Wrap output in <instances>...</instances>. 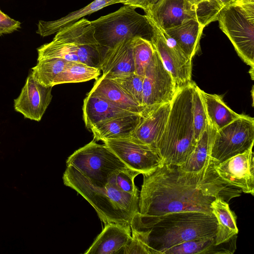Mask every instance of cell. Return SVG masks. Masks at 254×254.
Masks as SVG:
<instances>
[{"label": "cell", "instance_id": "1", "mask_svg": "<svg viewBox=\"0 0 254 254\" xmlns=\"http://www.w3.org/2000/svg\"><path fill=\"white\" fill-rule=\"evenodd\" d=\"M142 175L139 214L158 216L183 211L212 214L210 205L215 198L205 195L195 185L187 182L177 166L163 163Z\"/></svg>", "mask_w": 254, "mask_h": 254}, {"label": "cell", "instance_id": "2", "mask_svg": "<svg viewBox=\"0 0 254 254\" xmlns=\"http://www.w3.org/2000/svg\"><path fill=\"white\" fill-rule=\"evenodd\" d=\"M130 226L147 244L151 254H163L167 249L188 241L215 237L217 223L213 214L198 211L158 216L137 213Z\"/></svg>", "mask_w": 254, "mask_h": 254}, {"label": "cell", "instance_id": "3", "mask_svg": "<svg viewBox=\"0 0 254 254\" xmlns=\"http://www.w3.org/2000/svg\"><path fill=\"white\" fill-rule=\"evenodd\" d=\"M194 84L191 81L178 88L171 102L165 127L154 146L163 163L181 166L196 144L192 115Z\"/></svg>", "mask_w": 254, "mask_h": 254}, {"label": "cell", "instance_id": "4", "mask_svg": "<svg viewBox=\"0 0 254 254\" xmlns=\"http://www.w3.org/2000/svg\"><path fill=\"white\" fill-rule=\"evenodd\" d=\"M63 179L64 185L77 192L93 207L105 224L130 225L138 212L139 194L121 191L109 183L99 185L91 182L71 166H66Z\"/></svg>", "mask_w": 254, "mask_h": 254}, {"label": "cell", "instance_id": "5", "mask_svg": "<svg viewBox=\"0 0 254 254\" xmlns=\"http://www.w3.org/2000/svg\"><path fill=\"white\" fill-rule=\"evenodd\" d=\"M136 7L124 5L118 10L91 21L94 36L106 51L125 39L141 37L151 42L153 26L146 15L138 13Z\"/></svg>", "mask_w": 254, "mask_h": 254}, {"label": "cell", "instance_id": "6", "mask_svg": "<svg viewBox=\"0 0 254 254\" xmlns=\"http://www.w3.org/2000/svg\"><path fill=\"white\" fill-rule=\"evenodd\" d=\"M219 27L228 37L241 59L254 68V0H239L222 8Z\"/></svg>", "mask_w": 254, "mask_h": 254}, {"label": "cell", "instance_id": "7", "mask_svg": "<svg viewBox=\"0 0 254 254\" xmlns=\"http://www.w3.org/2000/svg\"><path fill=\"white\" fill-rule=\"evenodd\" d=\"M222 7L218 0H207L197 4L188 0H160L145 11L146 16L161 29L194 19L204 27L218 19Z\"/></svg>", "mask_w": 254, "mask_h": 254}, {"label": "cell", "instance_id": "8", "mask_svg": "<svg viewBox=\"0 0 254 254\" xmlns=\"http://www.w3.org/2000/svg\"><path fill=\"white\" fill-rule=\"evenodd\" d=\"M66 163L99 185H106L114 172L128 168L106 144L94 139L74 151Z\"/></svg>", "mask_w": 254, "mask_h": 254}, {"label": "cell", "instance_id": "9", "mask_svg": "<svg viewBox=\"0 0 254 254\" xmlns=\"http://www.w3.org/2000/svg\"><path fill=\"white\" fill-rule=\"evenodd\" d=\"M254 143V119L240 117L213 132L210 157L213 163L223 162L247 150Z\"/></svg>", "mask_w": 254, "mask_h": 254}, {"label": "cell", "instance_id": "10", "mask_svg": "<svg viewBox=\"0 0 254 254\" xmlns=\"http://www.w3.org/2000/svg\"><path fill=\"white\" fill-rule=\"evenodd\" d=\"M56 35L75 46L79 62L100 69L106 51L96 41L91 21L82 18L60 29Z\"/></svg>", "mask_w": 254, "mask_h": 254}, {"label": "cell", "instance_id": "11", "mask_svg": "<svg viewBox=\"0 0 254 254\" xmlns=\"http://www.w3.org/2000/svg\"><path fill=\"white\" fill-rule=\"evenodd\" d=\"M103 142L128 168L140 174L149 173L163 163L154 147L130 136Z\"/></svg>", "mask_w": 254, "mask_h": 254}, {"label": "cell", "instance_id": "12", "mask_svg": "<svg viewBox=\"0 0 254 254\" xmlns=\"http://www.w3.org/2000/svg\"><path fill=\"white\" fill-rule=\"evenodd\" d=\"M177 89L172 75L155 49L144 75L142 105L152 107L170 103Z\"/></svg>", "mask_w": 254, "mask_h": 254}, {"label": "cell", "instance_id": "13", "mask_svg": "<svg viewBox=\"0 0 254 254\" xmlns=\"http://www.w3.org/2000/svg\"><path fill=\"white\" fill-rule=\"evenodd\" d=\"M149 20L154 29V36L151 43L178 88L189 84L191 82L192 59L188 57L172 41L166 37L155 23Z\"/></svg>", "mask_w": 254, "mask_h": 254}, {"label": "cell", "instance_id": "14", "mask_svg": "<svg viewBox=\"0 0 254 254\" xmlns=\"http://www.w3.org/2000/svg\"><path fill=\"white\" fill-rule=\"evenodd\" d=\"M253 146L223 162L213 163V168L222 181L253 196L254 195Z\"/></svg>", "mask_w": 254, "mask_h": 254}, {"label": "cell", "instance_id": "15", "mask_svg": "<svg viewBox=\"0 0 254 254\" xmlns=\"http://www.w3.org/2000/svg\"><path fill=\"white\" fill-rule=\"evenodd\" d=\"M52 88L39 84L30 72L19 95L14 100L15 111L25 119L40 121L51 102Z\"/></svg>", "mask_w": 254, "mask_h": 254}, {"label": "cell", "instance_id": "16", "mask_svg": "<svg viewBox=\"0 0 254 254\" xmlns=\"http://www.w3.org/2000/svg\"><path fill=\"white\" fill-rule=\"evenodd\" d=\"M170 108L171 102L145 107L140 113L139 122L130 137L154 147L164 130Z\"/></svg>", "mask_w": 254, "mask_h": 254}, {"label": "cell", "instance_id": "17", "mask_svg": "<svg viewBox=\"0 0 254 254\" xmlns=\"http://www.w3.org/2000/svg\"><path fill=\"white\" fill-rule=\"evenodd\" d=\"M212 133L207 125L191 153L184 163L178 166L182 172L192 174L196 183L204 177L211 176L214 172L213 164L210 157Z\"/></svg>", "mask_w": 254, "mask_h": 254}, {"label": "cell", "instance_id": "18", "mask_svg": "<svg viewBox=\"0 0 254 254\" xmlns=\"http://www.w3.org/2000/svg\"><path fill=\"white\" fill-rule=\"evenodd\" d=\"M131 238L130 224L108 223L85 254H122L124 247Z\"/></svg>", "mask_w": 254, "mask_h": 254}, {"label": "cell", "instance_id": "19", "mask_svg": "<svg viewBox=\"0 0 254 254\" xmlns=\"http://www.w3.org/2000/svg\"><path fill=\"white\" fill-rule=\"evenodd\" d=\"M130 40L124 39L106 50L100 67L103 76L110 78L134 72Z\"/></svg>", "mask_w": 254, "mask_h": 254}, {"label": "cell", "instance_id": "20", "mask_svg": "<svg viewBox=\"0 0 254 254\" xmlns=\"http://www.w3.org/2000/svg\"><path fill=\"white\" fill-rule=\"evenodd\" d=\"M204 28L197 21L190 19L170 28L165 30L160 28L166 37L172 41L188 57L192 59L199 48Z\"/></svg>", "mask_w": 254, "mask_h": 254}, {"label": "cell", "instance_id": "21", "mask_svg": "<svg viewBox=\"0 0 254 254\" xmlns=\"http://www.w3.org/2000/svg\"><path fill=\"white\" fill-rule=\"evenodd\" d=\"M83 118L90 130L95 125L117 117L133 113L121 109L90 91L83 101Z\"/></svg>", "mask_w": 254, "mask_h": 254}, {"label": "cell", "instance_id": "22", "mask_svg": "<svg viewBox=\"0 0 254 254\" xmlns=\"http://www.w3.org/2000/svg\"><path fill=\"white\" fill-rule=\"evenodd\" d=\"M140 114H128L107 120L95 125L90 130L93 133L94 140L102 141L129 137L139 122Z\"/></svg>", "mask_w": 254, "mask_h": 254}, {"label": "cell", "instance_id": "23", "mask_svg": "<svg viewBox=\"0 0 254 254\" xmlns=\"http://www.w3.org/2000/svg\"><path fill=\"white\" fill-rule=\"evenodd\" d=\"M91 92L124 110L140 114L145 108L135 102L119 86L102 75L96 79Z\"/></svg>", "mask_w": 254, "mask_h": 254}, {"label": "cell", "instance_id": "24", "mask_svg": "<svg viewBox=\"0 0 254 254\" xmlns=\"http://www.w3.org/2000/svg\"><path fill=\"white\" fill-rule=\"evenodd\" d=\"M237 235L229 241L215 245V237L188 241L166 250L163 254H233L236 250Z\"/></svg>", "mask_w": 254, "mask_h": 254}, {"label": "cell", "instance_id": "25", "mask_svg": "<svg viewBox=\"0 0 254 254\" xmlns=\"http://www.w3.org/2000/svg\"><path fill=\"white\" fill-rule=\"evenodd\" d=\"M206 114L208 126L213 131H217L240 117L224 102L217 94L205 92L200 89Z\"/></svg>", "mask_w": 254, "mask_h": 254}, {"label": "cell", "instance_id": "26", "mask_svg": "<svg viewBox=\"0 0 254 254\" xmlns=\"http://www.w3.org/2000/svg\"><path fill=\"white\" fill-rule=\"evenodd\" d=\"M121 0H94L85 7L71 12L57 20H39L36 32L42 37L56 34L60 29L72 24L84 16L96 12L111 4L120 3Z\"/></svg>", "mask_w": 254, "mask_h": 254}, {"label": "cell", "instance_id": "27", "mask_svg": "<svg viewBox=\"0 0 254 254\" xmlns=\"http://www.w3.org/2000/svg\"><path fill=\"white\" fill-rule=\"evenodd\" d=\"M210 207L217 223L215 245L227 242L237 235L239 230L236 223L237 216L231 210L228 203L221 198H215Z\"/></svg>", "mask_w": 254, "mask_h": 254}, {"label": "cell", "instance_id": "28", "mask_svg": "<svg viewBox=\"0 0 254 254\" xmlns=\"http://www.w3.org/2000/svg\"><path fill=\"white\" fill-rule=\"evenodd\" d=\"M101 74L99 68L79 62H67L63 70L54 79L52 87L64 83L85 82L97 79Z\"/></svg>", "mask_w": 254, "mask_h": 254}, {"label": "cell", "instance_id": "29", "mask_svg": "<svg viewBox=\"0 0 254 254\" xmlns=\"http://www.w3.org/2000/svg\"><path fill=\"white\" fill-rule=\"evenodd\" d=\"M67 62L58 58L38 61L36 65L31 69L33 77L44 86L52 87L54 79L63 70Z\"/></svg>", "mask_w": 254, "mask_h": 254}, {"label": "cell", "instance_id": "30", "mask_svg": "<svg viewBox=\"0 0 254 254\" xmlns=\"http://www.w3.org/2000/svg\"><path fill=\"white\" fill-rule=\"evenodd\" d=\"M134 65V73L144 76L145 70L154 55L155 49L151 42L135 37L130 40Z\"/></svg>", "mask_w": 254, "mask_h": 254}, {"label": "cell", "instance_id": "31", "mask_svg": "<svg viewBox=\"0 0 254 254\" xmlns=\"http://www.w3.org/2000/svg\"><path fill=\"white\" fill-rule=\"evenodd\" d=\"M108 78L119 86L135 102L143 106L142 95L144 76L137 75L133 72Z\"/></svg>", "mask_w": 254, "mask_h": 254}, {"label": "cell", "instance_id": "32", "mask_svg": "<svg viewBox=\"0 0 254 254\" xmlns=\"http://www.w3.org/2000/svg\"><path fill=\"white\" fill-rule=\"evenodd\" d=\"M139 172L128 168L117 170L109 177L108 183L119 190L131 194H139L134 178Z\"/></svg>", "mask_w": 254, "mask_h": 254}, {"label": "cell", "instance_id": "33", "mask_svg": "<svg viewBox=\"0 0 254 254\" xmlns=\"http://www.w3.org/2000/svg\"><path fill=\"white\" fill-rule=\"evenodd\" d=\"M199 90L200 88L195 83L192 97V115L194 135L197 141L208 125Z\"/></svg>", "mask_w": 254, "mask_h": 254}, {"label": "cell", "instance_id": "34", "mask_svg": "<svg viewBox=\"0 0 254 254\" xmlns=\"http://www.w3.org/2000/svg\"><path fill=\"white\" fill-rule=\"evenodd\" d=\"M122 254H151L148 246L133 232H131L130 240L124 247Z\"/></svg>", "mask_w": 254, "mask_h": 254}, {"label": "cell", "instance_id": "35", "mask_svg": "<svg viewBox=\"0 0 254 254\" xmlns=\"http://www.w3.org/2000/svg\"><path fill=\"white\" fill-rule=\"evenodd\" d=\"M21 23L10 18L0 9V36L9 34L20 28Z\"/></svg>", "mask_w": 254, "mask_h": 254}, {"label": "cell", "instance_id": "36", "mask_svg": "<svg viewBox=\"0 0 254 254\" xmlns=\"http://www.w3.org/2000/svg\"><path fill=\"white\" fill-rule=\"evenodd\" d=\"M160 0H121L120 3L124 5H129L136 8H141L145 12Z\"/></svg>", "mask_w": 254, "mask_h": 254}, {"label": "cell", "instance_id": "37", "mask_svg": "<svg viewBox=\"0 0 254 254\" xmlns=\"http://www.w3.org/2000/svg\"><path fill=\"white\" fill-rule=\"evenodd\" d=\"M239 0H218L221 6L223 7L227 5L232 4Z\"/></svg>", "mask_w": 254, "mask_h": 254}, {"label": "cell", "instance_id": "38", "mask_svg": "<svg viewBox=\"0 0 254 254\" xmlns=\"http://www.w3.org/2000/svg\"><path fill=\"white\" fill-rule=\"evenodd\" d=\"M192 4H197L202 1L207 0H188Z\"/></svg>", "mask_w": 254, "mask_h": 254}]
</instances>
